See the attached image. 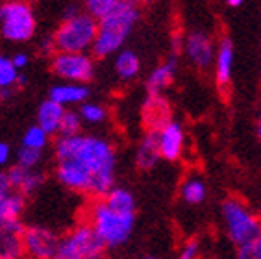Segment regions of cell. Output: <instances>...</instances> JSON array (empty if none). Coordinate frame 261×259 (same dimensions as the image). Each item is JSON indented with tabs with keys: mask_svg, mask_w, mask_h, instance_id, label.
<instances>
[{
	"mask_svg": "<svg viewBox=\"0 0 261 259\" xmlns=\"http://www.w3.org/2000/svg\"><path fill=\"white\" fill-rule=\"evenodd\" d=\"M139 19L137 6L119 2L111 11L102 15L96 28V37L93 43V54L95 58H108L117 54L124 46L126 39L130 37L134 26Z\"/></svg>",
	"mask_w": 261,
	"mask_h": 259,
	"instance_id": "cell-2",
	"label": "cell"
},
{
	"mask_svg": "<svg viewBox=\"0 0 261 259\" xmlns=\"http://www.w3.org/2000/svg\"><path fill=\"white\" fill-rule=\"evenodd\" d=\"M98 20L91 13H76L60 24L54 32L56 52H87L93 48Z\"/></svg>",
	"mask_w": 261,
	"mask_h": 259,
	"instance_id": "cell-4",
	"label": "cell"
},
{
	"mask_svg": "<svg viewBox=\"0 0 261 259\" xmlns=\"http://www.w3.org/2000/svg\"><path fill=\"white\" fill-rule=\"evenodd\" d=\"M26 196L22 193H10L2 202H0V217L4 219H20V215L24 211Z\"/></svg>",
	"mask_w": 261,
	"mask_h": 259,
	"instance_id": "cell-23",
	"label": "cell"
},
{
	"mask_svg": "<svg viewBox=\"0 0 261 259\" xmlns=\"http://www.w3.org/2000/svg\"><path fill=\"white\" fill-rule=\"evenodd\" d=\"M200 252V244L196 239H189L180 250V257L181 259H195Z\"/></svg>",
	"mask_w": 261,
	"mask_h": 259,
	"instance_id": "cell-31",
	"label": "cell"
},
{
	"mask_svg": "<svg viewBox=\"0 0 261 259\" xmlns=\"http://www.w3.org/2000/svg\"><path fill=\"white\" fill-rule=\"evenodd\" d=\"M22 145L30 146V148H37V150H45L48 145V134L45 130L41 128L39 124L30 126V128L24 132V137H22Z\"/></svg>",
	"mask_w": 261,
	"mask_h": 259,
	"instance_id": "cell-26",
	"label": "cell"
},
{
	"mask_svg": "<svg viewBox=\"0 0 261 259\" xmlns=\"http://www.w3.org/2000/svg\"><path fill=\"white\" fill-rule=\"evenodd\" d=\"M41 50L45 52V54H54L56 52V45H54V35H48L43 43H41Z\"/></svg>",
	"mask_w": 261,
	"mask_h": 259,
	"instance_id": "cell-35",
	"label": "cell"
},
{
	"mask_svg": "<svg viewBox=\"0 0 261 259\" xmlns=\"http://www.w3.org/2000/svg\"><path fill=\"white\" fill-rule=\"evenodd\" d=\"M206 194H207V189H206V184L202 182L200 178H187L181 185V198L186 200L187 204H202L204 200H206Z\"/></svg>",
	"mask_w": 261,
	"mask_h": 259,
	"instance_id": "cell-22",
	"label": "cell"
},
{
	"mask_svg": "<svg viewBox=\"0 0 261 259\" xmlns=\"http://www.w3.org/2000/svg\"><path fill=\"white\" fill-rule=\"evenodd\" d=\"M52 72L65 82L86 84L95 76V61L87 52H54Z\"/></svg>",
	"mask_w": 261,
	"mask_h": 259,
	"instance_id": "cell-8",
	"label": "cell"
},
{
	"mask_svg": "<svg viewBox=\"0 0 261 259\" xmlns=\"http://www.w3.org/2000/svg\"><path fill=\"white\" fill-rule=\"evenodd\" d=\"M106 244L91 224H82L61 237L58 243V259H96L106 252Z\"/></svg>",
	"mask_w": 261,
	"mask_h": 259,
	"instance_id": "cell-6",
	"label": "cell"
},
{
	"mask_svg": "<svg viewBox=\"0 0 261 259\" xmlns=\"http://www.w3.org/2000/svg\"><path fill=\"white\" fill-rule=\"evenodd\" d=\"M19 69L8 56H0V87H15Z\"/></svg>",
	"mask_w": 261,
	"mask_h": 259,
	"instance_id": "cell-25",
	"label": "cell"
},
{
	"mask_svg": "<svg viewBox=\"0 0 261 259\" xmlns=\"http://www.w3.org/2000/svg\"><path fill=\"white\" fill-rule=\"evenodd\" d=\"M78 113H80L82 120L87 122V124H102L106 120V117H108L104 106L95 104V102H82Z\"/></svg>",
	"mask_w": 261,
	"mask_h": 259,
	"instance_id": "cell-24",
	"label": "cell"
},
{
	"mask_svg": "<svg viewBox=\"0 0 261 259\" xmlns=\"http://www.w3.org/2000/svg\"><path fill=\"white\" fill-rule=\"evenodd\" d=\"M245 0H228V4L230 6H233V8H237V6H241Z\"/></svg>",
	"mask_w": 261,
	"mask_h": 259,
	"instance_id": "cell-39",
	"label": "cell"
},
{
	"mask_svg": "<svg viewBox=\"0 0 261 259\" xmlns=\"http://www.w3.org/2000/svg\"><path fill=\"white\" fill-rule=\"evenodd\" d=\"M213 65H215L217 84L221 85V87L230 84L231 69H233V45H231V41L228 39V37L222 39L221 43H219V46H217Z\"/></svg>",
	"mask_w": 261,
	"mask_h": 259,
	"instance_id": "cell-15",
	"label": "cell"
},
{
	"mask_svg": "<svg viewBox=\"0 0 261 259\" xmlns=\"http://www.w3.org/2000/svg\"><path fill=\"white\" fill-rule=\"evenodd\" d=\"M141 63L136 52L132 50H121L115 60V72L122 82H130L139 74Z\"/></svg>",
	"mask_w": 261,
	"mask_h": 259,
	"instance_id": "cell-19",
	"label": "cell"
},
{
	"mask_svg": "<svg viewBox=\"0 0 261 259\" xmlns=\"http://www.w3.org/2000/svg\"><path fill=\"white\" fill-rule=\"evenodd\" d=\"M8 178H10V184L13 189H17L19 193H22L24 196H30L35 191L39 189L43 182H45V176L37 172L35 169H26V167H20L19 163L13 165L10 170H8Z\"/></svg>",
	"mask_w": 261,
	"mask_h": 259,
	"instance_id": "cell-13",
	"label": "cell"
},
{
	"mask_svg": "<svg viewBox=\"0 0 261 259\" xmlns=\"http://www.w3.org/2000/svg\"><path fill=\"white\" fill-rule=\"evenodd\" d=\"M106 204L122 213H136V198L128 189L122 187H113L110 193L104 196Z\"/></svg>",
	"mask_w": 261,
	"mask_h": 259,
	"instance_id": "cell-20",
	"label": "cell"
},
{
	"mask_svg": "<svg viewBox=\"0 0 261 259\" xmlns=\"http://www.w3.org/2000/svg\"><path fill=\"white\" fill-rule=\"evenodd\" d=\"M13 96V87H0V100L6 102V100H10Z\"/></svg>",
	"mask_w": 261,
	"mask_h": 259,
	"instance_id": "cell-36",
	"label": "cell"
},
{
	"mask_svg": "<svg viewBox=\"0 0 261 259\" xmlns=\"http://www.w3.org/2000/svg\"><path fill=\"white\" fill-rule=\"evenodd\" d=\"M11 191H13V187H11V184H10L8 172H0V202H2Z\"/></svg>",
	"mask_w": 261,
	"mask_h": 259,
	"instance_id": "cell-32",
	"label": "cell"
},
{
	"mask_svg": "<svg viewBox=\"0 0 261 259\" xmlns=\"http://www.w3.org/2000/svg\"><path fill=\"white\" fill-rule=\"evenodd\" d=\"M158 143H160L161 158L167 161L180 160L184 145H186V134L178 120H169L158 130Z\"/></svg>",
	"mask_w": 261,
	"mask_h": 259,
	"instance_id": "cell-11",
	"label": "cell"
},
{
	"mask_svg": "<svg viewBox=\"0 0 261 259\" xmlns=\"http://www.w3.org/2000/svg\"><path fill=\"white\" fill-rule=\"evenodd\" d=\"M257 135L261 137V119H259V122H257Z\"/></svg>",
	"mask_w": 261,
	"mask_h": 259,
	"instance_id": "cell-40",
	"label": "cell"
},
{
	"mask_svg": "<svg viewBox=\"0 0 261 259\" xmlns=\"http://www.w3.org/2000/svg\"><path fill=\"white\" fill-rule=\"evenodd\" d=\"M63 113H65V106L58 104V102L52 98L45 100V102L39 106V110H37V124L45 130L48 135L58 134Z\"/></svg>",
	"mask_w": 261,
	"mask_h": 259,
	"instance_id": "cell-17",
	"label": "cell"
},
{
	"mask_svg": "<svg viewBox=\"0 0 261 259\" xmlns=\"http://www.w3.org/2000/svg\"><path fill=\"white\" fill-rule=\"evenodd\" d=\"M121 0H86V11L93 17L100 19L108 11H111Z\"/></svg>",
	"mask_w": 261,
	"mask_h": 259,
	"instance_id": "cell-29",
	"label": "cell"
},
{
	"mask_svg": "<svg viewBox=\"0 0 261 259\" xmlns=\"http://www.w3.org/2000/svg\"><path fill=\"white\" fill-rule=\"evenodd\" d=\"M161 160L160 143H158V132L156 130H148L146 135L143 137L141 145L137 146L136 152V163L141 170H150L158 165Z\"/></svg>",
	"mask_w": 261,
	"mask_h": 259,
	"instance_id": "cell-14",
	"label": "cell"
},
{
	"mask_svg": "<svg viewBox=\"0 0 261 259\" xmlns=\"http://www.w3.org/2000/svg\"><path fill=\"white\" fill-rule=\"evenodd\" d=\"M11 158V148L8 143H0V165H6Z\"/></svg>",
	"mask_w": 261,
	"mask_h": 259,
	"instance_id": "cell-34",
	"label": "cell"
},
{
	"mask_svg": "<svg viewBox=\"0 0 261 259\" xmlns=\"http://www.w3.org/2000/svg\"><path fill=\"white\" fill-rule=\"evenodd\" d=\"M41 158H43V150L30 148V146H20L17 150V163L20 167H26V169H35L39 165Z\"/></svg>",
	"mask_w": 261,
	"mask_h": 259,
	"instance_id": "cell-28",
	"label": "cell"
},
{
	"mask_svg": "<svg viewBox=\"0 0 261 259\" xmlns=\"http://www.w3.org/2000/svg\"><path fill=\"white\" fill-rule=\"evenodd\" d=\"M2 35L13 43H26L35 34V17L30 4L22 0H8L0 6Z\"/></svg>",
	"mask_w": 261,
	"mask_h": 259,
	"instance_id": "cell-7",
	"label": "cell"
},
{
	"mask_svg": "<svg viewBox=\"0 0 261 259\" xmlns=\"http://www.w3.org/2000/svg\"><path fill=\"white\" fill-rule=\"evenodd\" d=\"M143 120L148 130H160L161 126L171 120V108L161 93H148L143 106Z\"/></svg>",
	"mask_w": 261,
	"mask_h": 259,
	"instance_id": "cell-12",
	"label": "cell"
},
{
	"mask_svg": "<svg viewBox=\"0 0 261 259\" xmlns=\"http://www.w3.org/2000/svg\"><path fill=\"white\" fill-rule=\"evenodd\" d=\"M22 248L24 254L35 259H52L58 252L60 237L46 228L41 226H24L22 229Z\"/></svg>",
	"mask_w": 261,
	"mask_h": 259,
	"instance_id": "cell-9",
	"label": "cell"
},
{
	"mask_svg": "<svg viewBox=\"0 0 261 259\" xmlns=\"http://www.w3.org/2000/svg\"><path fill=\"white\" fill-rule=\"evenodd\" d=\"M222 217H224L228 237L236 246H241L261 235V220L241 200L228 198L222 204Z\"/></svg>",
	"mask_w": 261,
	"mask_h": 259,
	"instance_id": "cell-5",
	"label": "cell"
},
{
	"mask_svg": "<svg viewBox=\"0 0 261 259\" xmlns=\"http://www.w3.org/2000/svg\"><path fill=\"white\" fill-rule=\"evenodd\" d=\"M11 60H13V63H15V67L17 69H24L26 65H28V54H24V52H17L15 56H13V58H11Z\"/></svg>",
	"mask_w": 261,
	"mask_h": 259,
	"instance_id": "cell-33",
	"label": "cell"
},
{
	"mask_svg": "<svg viewBox=\"0 0 261 259\" xmlns=\"http://www.w3.org/2000/svg\"><path fill=\"white\" fill-rule=\"evenodd\" d=\"M122 2L132 4V6H141V4H145V2H148V0H122Z\"/></svg>",
	"mask_w": 261,
	"mask_h": 259,
	"instance_id": "cell-38",
	"label": "cell"
},
{
	"mask_svg": "<svg viewBox=\"0 0 261 259\" xmlns=\"http://www.w3.org/2000/svg\"><path fill=\"white\" fill-rule=\"evenodd\" d=\"M174 76H176V60L174 56H172L165 63L158 65L156 69L150 72L148 80H146V91L152 93V95L154 93H161V91L167 89L172 84Z\"/></svg>",
	"mask_w": 261,
	"mask_h": 259,
	"instance_id": "cell-18",
	"label": "cell"
},
{
	"mask_svg": "<svg viewBox=\"0 0 261 259\" xmlns=\"http://www.w3.org/2000/svg\"><path fill=\"white\" fill-rule=\"evenodd\" d=\"M82 117L80 113H76V111H67L63 113L61 117V122H60V130H58V134L60 135H76V134H82Z\"/></svg>",
	"mask_w": 261,
	"mask_h": 259,
	"instance_id": "cell-27",
	"label": "cell"
},
{
	"mask_svg": "<svg viewBox=\"0 0 261 259\" xmlns=\"http://www.w3.org/2000/svg\"><path fill=\"white\" fill-rule=\"evenodd\" d=\"M184 50H186L187 60L195 67L206 70L213 65L215 60V45L206 32H191L184 39Z\"/></svg>",
	"mask_w": 261,
	"mask_h": 259,
	"instance_id": "cell-10",
	"label": "cell"
},
{
	"mask_svg": "<svg viewBox=\"0 0 261 259\" xmlns=\"http://www.w3.org/2000/svg\"><path fill=\"white\" fill-rule=\"evenodd\" d=\"M237 257L241 259H261V235L256 239L237 246Z\"/></svg>",
	"mask_w": 261,
	"mask_h": 259,
	"instance_id": "cell-30",
	"label": "cell"
},
{
	"mask_svg": "<svg viewBox=\"0 0 261 259\" xmlns=\"http://www.w3.org/2000/svg\"><path fill=\"white\" fill-rule=\"evenodd\" d=\"M24 254L19 234L0 228V259H17Z\"/></svg>",
	"mask_w": 261,
	"mask_h": 259,
	"instance_id": "cell-21",
	"label": "cell"
},
{
	"mask_svg": "<svg viewBox=\"0 0 261 259\" xmlns=\"http://www.w3.org/2000/svg\"><path fill=\"white\" fill-rule=\"evenodd\" d=\"M56 178L67 189L104 198L115 187L117 154L110 141L95 135H60Z\"/></svg>",
	"mask_w": 261,
	"mask_h": 259,
	"instance_id": "cell-1",
	"label": "cell"
},
{
	"mask_svg": "<svg viewBox=\"0 0 261 259\" xmlns=\"http://www.w3.org/2000/svg\"><path fill=\"white\" fill-rule=\"evenodd\" d=\"M26 84H28V78H26L24 74H20V72H19V78H17V85H19V87H24Z\"/></svg>",
	"mask_w": 261,
	"mask_h": 259,
	"instance_id": "cell-37",
	"label": "cell"
},
{
	"mask_svg": "<svg viewBox=\"0 0 261 259\" xmlns=\"http://www.w3.org/2000/svg\"><path fill=\"white\" fill-rule=\"evenodd\" d=\"M89 96V87L86 84H78V82H65V84L54 85L50 89L48 98L56 100L61 106H74L86 102Z\"/></svg>",
	"mask_w": 261,
	"mask_h": 259,
	"instance_id": "cell-16",
	"label": "cell"
},
{
	"mask_svg": "<svg viewBox=\"0 0 261 259\" xmlns=\"http://www.w3.org/2000/svg\"><path fill=\"white\" fill-rule=\"evenodd\" d=\"M89 224L95 228L96 235L106 244V248H119L130 239L134 224H136V213H122L106 204L104 198H98L89 215Z\"/></svg>",
	"mask_w": 261,
	"mask_h": 259,
	"instance_id": "cell-3",
	"label": "cell"
}]
</instances>
